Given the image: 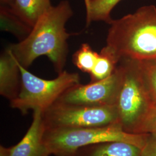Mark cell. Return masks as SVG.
Listing matches in <instances>:
<instances>
[{"label":"cell","mask_w":156,"mask_h":156,"mask_svg":"<svg viewBox=\"0 0 156 156\" xmlns=\"http://www.w3.org/2000/svg\"><path fill=\"white\" fill-rule=\"evenodd\" d=\"M0 21L1 31L11 33L20 41L25 39L33 29L32 27L18 16L9 6H1Z\"/></svg>","instance_id":"cell-12"},{"label":"cell","mask_w":156,"mask_h":156,"mask_svg":"<svg viewBox=\"0 0 156 156\" xmlns=\"http://www.w3.org/2000/svg\"><path fill=\"white\" fill-rule=\"evenodd\" d=\"M90 0H84V3H85V6H86V9H87L89 7V5Z\"/></svg>","instance_id":"cell-21"},{"label":"cell","mask_w":156,"mask_h":156,"mask_svg":"<svg viewBox=\"0 0 156 156\" xmlns=\"http://www.w3.org/2000/svg\"><path fill=\"white\" fill-rule=\"evenodd\" d=\"M117 62L112 56L102 49L94 67L90 73V82H94L109 77L115 71Z\"/></svg>","instance_id":"cell-14"},{"label":"cell","mask_w":156,"mask_h":156,"mask_svg":"<svg viewBox=\"0 0 156 156\" xmlns=\"http://www.w3.org/2000/svg\"><path fill=\"white\" fill-rule=\"evenodd\" d=\"M141 156H156V134H148L146 143L142 149Z\"/></svg>","instance_id":"cell-18"},{"label":"cell","mask_w":156,"mask_h":156,"mask_svg":"<svg viewBox=\"0 0 156 156\" xmlns=\"http://www.w3.org/2000/svg\"><path fill=\"white\" fill-rule=\"evenodd\" d=\"M142 149L122 141L107 142L80 147L76 156H141Z\"/></svg>","instance_id":"cell-10"},{"label":"cell","mask_w":156,"mask_h":156,"mask_svg":"<svg viewBox=\"0 0 156 156\" xmlns=\"http://www.w3.org/2000/svg\"><path fill=\"white\" fill-rule=\"evenodd\" d=\"M146 133L156 134V104L151 103L136 131V134Z\"/></svg>","instance_id":"cell-17"},{"label":"cell","mask_w":156,"mask_h":156,"mask_svg":"<svg viewBox=\"0 0 156 156\" xmlns=\"http://www.w3.org/2000/svg\"><path fill=\"white\" fill-rule=\"evenodd\" d=\"M122 0H90L86 12V26L92 22L102 21L110 24L113 19L111 13L115 6Z\"/></svg>","instance_id":"cell-13"},{"label":"cell","mask_w":156,"mask_h":156,"mask_svg":"<svg viewBox=\"0 0 156 156\" xmlns=\"http://www.w3.org/2000/svg\"><path fill=\"white\" fill-rule=\"evenodd\" d=\"M17 64L21 74V87L16 98L10 101V105L23 115H26L30 110L44 111L67 90L80 83L78 73L64 71L55 79L46 80L38 77Z\"/></svg>","instance_id":"cell-4"},{"label":"cell","mask_w":156,"mask_h":156,"mask_svg":"<svg viewBox=\"0 0 156 156\" xmlns=\"http://www.w3.org/2000/svg\"><path fill=\"white\" fill-rule=\"evenodd\" d=\"M99 57V53L92 49L88 44H83L73 55L75 66L83 73L90 74Z\"/></svg>","instance_id":"cell-16"},{"label":"cell","mask_w":156,"mask_h":156,"mask_svg":"<svg viewBox=\"0 0 156 156\" xmlns=\"http://www.w3.org/2000/svg\"><path fill=\"white\" fill-rule=\"evenodd\" d=\"M1 2L4 5H8L11 8H12L15 2V0H0Z\"/></svg>","instance_id":"cell-20"},{"label":"cell","mask_w":156,"mask_h":156,"mask_svg":"<svg viewBox=\"0 0 156 156\" xmlns=\"http://www.w3.org/2000/svg\"><path fill=\"white\" fill-rule=\"evenodd\" d=\"M73 15V9L67 0L51 6L39 17L25 39L7 49L26 69L38 57L46 56L58 74L62 73L68 54L67 41L71 35L67 33L66 24Z\"/></svg>","instance_id":"cell-1"},{"label":"cell","mask_w":156,"mask_h":156,"mask_svg":"<svg viewBox=\"0 0 156 156\" xmlns=\"http://www.w3.org/2000/svg\"><path fill=\"white\" fill-rule=\"evenodd\" d=\"M102 49L119 63L122 58L143 61L156 58V6L140 7L113 20Z\"/></svg>","instance_id":"cell-2"},{"label":"cell","mask_w":156,"mask_h":156,"mask_svg":"<svg viewBox=\"0 0 156 156\" xmlns=\"http://www.w3.org/2000/svg\"><path fill=\"white\" fill-rule=\"evenodd\" d=\"M138 62L140 76L151 102L156 104V58Z\"/></svg>","instance_id":"cell-15"},{"label":"cell","mask_w":156,"mask_h":156,"mask_svg":"<svg viewBox=\"0 0 156 156\" xmlns=\"http://www.w3.org/2000/svg\"><path fill=\"white\" fill-rule=\"evenodd\" d=\"M45 131L42 111H34L33 122L30 128L22 140L11 147V156H50L44 140Z\"/></svg>","instance_id":"cell-8"},{"label":"cell","mask_w":156,"mask_h":156,"mask_svg":"<svg viewBox=\"0 0 156 156\" xmlns=\"http://www.w3.org/2000/svg\"><path fill=\"white\" fill-rule=\"evenodd\" d=\"M51 6L50 0H15L11 8L24 22L33 27L39 17Z\"/></svg>","instance_id":"cell-11"},{"label":"cell","mask_w":156,"mask_h":156,"mask_svg":"<svg viewBox=\"0 0 156 156\" xmlns=\"http://www.w3.org/2000/svg\"><path fill=\"white\" fill-rule=\"evenodd\" d=\"M21 74L17 62L7 48L0 57V94L9 101L17 97Z\"/></svg>","instance_id":"cell-9"},{"label":"cell","mask_w":156,"mask_h":156,"mask_svg":"<svg viewBox=\"0 0 156 156\" xmlns=\"http://www.w3.org/2000/svg\"><path fill=\"white\" fill-rule=\"evenodd\" d=\"M148 134H132L124 131L119 123L102 127L45 129L44 140L51 154L76 156L80 148L99 143L122 141L142 149Z\"/></svg>","instance_id":"cell-3"},{"label":"cell","mask_w":156,"mask_h":156,"mask_svg":"<svg viewBox=\"0 0 156 156\" xmlns=\"http://www.w3.org/2000/svg\"><path fill=\"white\" fill-rule=\"evenodd\" d=\"M45 129H78L118 123L116 105L89 106L56 101L42 112Z\"/></svg>","instance_id":"cell-6"},{"label":"cell","mask_w":156,"mask_h":156,"mask_svg":"<svg viewBox=\"0 0 156 156\" xmlns=\"http://www.w3.org/2000/svg\"><path fill=\"white\" fill-rule=\"evenodd\" d=\"M122 80V68L118 64L109 77L86 84H77L67 90L57 101L85 106L116 105Z\"/></svg>","instance_id":"cell-7"},{"label":"cell","mask_w":156,"mask_h":156,"mask_svg":"<svg viewBox=\"0 0 156 156\" xmlns=\"http://www.w3.org/2000/svg\"><path fill=\"white\" fill-rule=\"evenodd\" d=\"M0 156H11V147L0 146Z\"/></svg>","instance_id":"cell-19"},{"label":"cell","mask_w":156,"mask_h":156,"mask_svg":"<svg viewBox=\"0 0 156 156\" xmlns=\"http://www.w3.org/2000/svg\"><path fill=\"white\" fill-rule=\"evenodd\" d=\"M118 64L123 70V80L116 102L118 123L124 131L136 134L151 102L140 76L138 61L122 58Z\"/></svg>","instance_id":"cell-5"}]
</instances>
